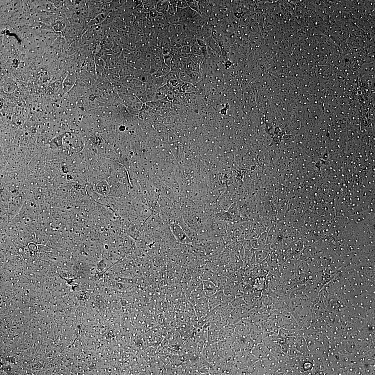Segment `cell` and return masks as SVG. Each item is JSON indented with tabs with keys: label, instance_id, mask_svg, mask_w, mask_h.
Segmentation results:
<instances>
[{
	"label": "cell",
	"instance_id": "obj_43",
	"mask_svg": "<svg viewBox=\"0 0 375 375\" xmlns=\"http://www.w3.org/2000/svg\"><path fill=\"white\" fill-rule=\"evenodd\" d=\"M163 62L167 66L170 67L171 63L174 57V55L171 53L166 55L163 56Z\"/></svg>",
	"mask_w": 375,
	"mask_h": 375
},
{
	"label": "cell",
	"instance_id": "obj_42",
	"mask_svg": "<svg viewBox=\"0 0 375 375\" xmlns=\"http://www.w3.org/2000/svg\"><path fill=\"white\" fill-rule=\"evenodd\" d=\"M153 61L156 64L158 65V66H161L164 61L162 55H154Z\"/></svg>",
	"mask_w": 375,
	"mask_h": 375
},
{
	"label": "cell",
	"instance_id": "obj_25",
	"mask_svg": "<svg viewBox=\"0 0 375 375\" xmlns=\"http://www.w3.org/2000/svg\"><path fill=\"white\" fill-rule=\"evenodd\" d=\"M182 93H190L196 90L195 85L190 82L185 83L181 87Z\"/></svg>",
	"mask_w": 375,
	"mask_h": 375
},
{
	"label": "cell",
	"instance_id": "obj_55",
	"mask_svg": "<svg viewBox=\"0 0 375 375\" xmlns=\"http://www.w3.org/2000/svg\"><path fill=\"white\" fill-rule=\"evenodd\" d=\"M182 46L181 45L178 43L176 42H175L171 40L170 47L171 48L178 49H181Z\"/></svg>",
	"mask_w": 375,
	"mask_h": 375
},
{
	"label": "cell",
	"instance_id": "obj_28",
	"mask_svg": "<svg viewBox=\"0 0 375 375\" xmlns=\"http://www.w3.org/2000/svg\"><path fill=\"white\" fill-rule=\"evenodd\" d=\"M147 49L154 55H162L161 48L158 46L152 45H148Z\"/></svg>",
	"mask_w": 375,
	"mask_h": 375
},
{
	"label": "cell",
	"instance_id": "obj_23",
	"mask_svg": "<svg viewBox=\"0 0 375 375\" xmlns=\"http://www.w3.org/2000/svg\"><path fill=\"white\" fill-rule=\"evenodd\" d=\"M144 11L149 12L150 10L156 8L158 1H142Z\"/></svg>",
	"mask_w": 375,
	"mask_h": 375
},
{
	"label": "cell",
	"instance_id": "obj_44",
	"mask_svg": "<svg viewBox=\"0 0 375 375\" xmlns=\"http://www.w3.org/2000/svg\"><path fill=\"white\" fill-rule=\"evenodd\" d=\"M184 31V28L182 24H179L176 26L175 30V35L178 36L181 35Z\"/></svg>",
	"mask_w": 375,
	"mask_h": 375
},
{
	"label": "cell",
	"instance_id": "obj_51",
	"mask_svg": "<svg viewBox=\"0 0 375 375\" xmlns=\"http://www.w3.org/2000/svg\"><path fill=\"white\" fill-rule=\"evenodd\" d=\"M149 13L150 18L152 19L157 17L159 12L157 10L156 8H155L150 10L149 12Z\"/></svg>",
	"mask_w": 375,
	"mask_h": 375
},
{
	"label": "cell",
	"instance_id": "obj_56",
	"mask_svg": "<svg viewBox=\"0 0 375 375\" xmlns=\"http://www.w3.org/2000/svg\"><path fill=\"white\" fill-rule=\"evenodd\" d=\"M197 39V43L201 47L206 46L205 41L202 39Z\"/></svg>",
	"mask_w": 375,
	"mask_h": 375
},
{
	"label": "cell",
	"instance_id": "obj_16",
	"mask_svg": "<svg viewBox=\"0 0 375 375\" xmlns=\"http://www.w3.org/2000/svg\"><path fill=\"white\" fill-rule=\"evenodd\" d=\"M134 70L135 69L130 65L128 64L126 65L120 71L119 73L120 78L129 76V75H133Z\"/></svg>",
	"mask_w": 375,
	"mask_h": 375
},
{
	"label": "cell",
	"instance_id": "obj_14",
	"mask_svg": "<svg viewBox=\"0 0 375 375\" xmlns=\"http://www.w3.org/2000/svg\"><path fill=\"white\" fill-rule=\"evenodd\" d=\"M169 90L167 85L157 89L155 94L154 101H158L166 98Z\"/></svg>",
	"mask_w": 375,
	"mask_h": 375
},
{
	"label": "cell",
	"instance_id": "obj_48",
	"mask_svg": "<svg viewBox=\"0 0 375 375\" xmlns=\"http://www.w3.org/2000/svg\"><path fill=\"white\" fill-rule=\"evenodd\" d=\"M151 75L153 79L158 78V77L164 76V74H163L161 67H160L159 69L155 72L151 74Z\"/></svg>",
	"mask_w": 375,
	"mask_h": 375
},
{
	"label": "cell",
	"instance_id": "obj_35",
	"mask_svg": "<svg viewBox=\"0 0 375 375\" xmlns=\"http://www.w3.org/2000/svg\"><path fill=\"white\" fill-rule=\"evenodd\" d=\"M186 1L189 8L199 13L198 9V1Z\"/></svg>",
	"mask_w": 375,
	"mask_h": 375
},
{
	"label": "cell",
	"instance_id": "obj_6",
	"mask_svg": "<svg viewBox=\"0 0 375 375\" xmlns=\"http://www.w3.org/2000/svg\"><path fill=\"white\" fill-rule=\"evenodd\" d=\"M76 81V77L73 73H71L67 75L63 83L62 89L63 92H68L74 85Z\"/></svg>",
	"mask_w": 375,
	"mask_h": 375
},
{
	"label": "cell",
	"instance_id": "obj_27",
	"mask_svg": "<svg viewBox=\"0 0 375 375\" xmlns=\"http://www.w3.org/2000/svg\"><path fill=\"white\" fill-rule=\"evenodd\" d=\"M191 78V83L195 85L200 81L202 79L200 72H192L190 75Z\"/></svg>",
	"mask_w": 375,
	"mask_h": 375
},
{
	"label": "cell",
	"instance_id": "obj_30",
	"mask_svg": "<svg viewBox=\"0 0 375 375\" xmlns=\"http://www.w3.org/2000/svg\"><path fill=\"white\" fill-rule=\"evenodd\" d=\"M179 58L178 57L174 56L170 65L171 71L179 72Z\"/></svg>",
	"mask_w": 375,
	"mask_h": 375
},
{
	"label": "cell",
	"instance_id": "obj_20",
	"mask_svg": "<svg viewBox=\"0 0 375 375\" xmlns=\"http://www.w3.org/2000/svg\"><path fill=\"white\" fill-rule=\"evenodd\" d=\"M142 31L144 34H148L154 31V26L151 18L148 21L143 22L142 25Z\"/></svg>",
	"mask_w": 375,
	"mask_h": 375
},
{
	"label": "cell",
	"instance_id": "obj_22",
	"mask_svg": "<svg viewBox=\"0 0 375 375\" xmlns=\"http://www.w3.org/2000/svg\"><path fill=\"white\" fill-rule=\"evenodd\" d=\"M168 81L165 75L158 78L153 79V82L157 89L166 85Z\"/></svg>",
	"mask_w": 375,
	"mask_h": 375
},
{
	"label": "cell",
	"instance_id": "obj_7",
	"mask_svg": "<svg viewBox=\"0 0 375 375\" xmlns=\"http://www.w3.org/2000/svg\"><path fill=\"white\" fill-rule=\"evenodd\" d=\"M115 43L113 38L107 32L100 42L99 45L101 48L111 50Z\"/></svg>",
	"mask_w": 375,
	"mask_h": 375
},
{
	"label": "cell",
	"instance_id": "obj_17",
	"mask_svg": "<svg viewBox=\"0 0 375 375\" xmlns=\"http://www.w3.org/2000/svg\"><path fill=\"white\" fill-rule=\"evenodd\" d=\"M164 16L166 21L169 24L175 26L182 24V21L178 15H172L168 13Z\"/></svg>",
	"mask_w": 375,
	"mask_h": 375
},
{
	"label": "cell",
	"instance_id": "obj_38",
	"mask_svg": "<svg viewBox=\"0 0 375 375\" xmlns=\"http://www.w3.org/2000/svg\"><path fill=\"white\" fill-rule=\"evenodd\" d=\"M134 3L136 9L140 14L145 12L144 9V5L142 1H134Z\"/></svg>",
	"mask_w": 375,
	"mask_h": 375
},
{
	"label": "cell",
	"instance_id": "obj_41",
	"mask_svg": "<svg viewBox=\"0 0 375 375\" xmlns=\"http://www.w3.org/2000/svg\"><path fill=\"white\" fill-rule=\"evenodd\" d=\"M179 76L180 80L184 83H191V78L190 76L185 74L183 72H179Z\"/></svg>",
	"mask_w": 375,
	"mask_h": 375
},
{
	"label": "cell",
	"instance_id": "obj_57",
	"mask_svg": "<svg viewBox=\"0 0 375 375\" xmlns=\"http://www.w3.org/2000/svg\"><path fill=\"white\" fill-rule=\"evenodd\" d=\"M188 57L189 54L185 53L182 52L181 50L179 53L178 56V58H188Z\"/></svg>",
	"mask_w": 375,
	"mask_h": 375
},
{
	"label": "cell",
	"instance_id": "obj_8",
	"mask_svg": "<svg viewBox=\"0 0 375 375\" xmlns=\"http://www.w3.org/2000/svg\"><path fill=\"white\" fill-rule=\"evenodd\" d=\"M145 88L148 102L154 101L157 89L154 85L153 80L145 83Z\"/></svg>",
	"mask_w": 375,
	"mask_h": 375
},
{
	"label": "cell",
	"instance_id": "obj_54",
	"mask_svg": "<svg viewBox=\"0 0 375 375\" xmlns=\"http://www.w3.org/2000/svg\"><path fill=\"white\" fill-rule=\"evenodd\" d=\"M193 61L189 57V60L186 64V69L187 70L192 71L193 72Z\"/></svg>",
	"mask_w": 375,
	"mask_h": 375
},
{
	"label": "cell",
	"instance_id": "obj_47",
	"mask_svg": "<svg viewBox=\"0 0 375 375\" xmlns=\"http://www.w3.org/2000/svg\"><path fill=\"white\" fill-rule=\"evenodd\" d=\"M164 75H166L171 71L170 67L167 66L164 62H163L161 66Z\"/></svg>",
	"mask_w": 375,
	"mask_h": 375
},
{
	"label": "cell",
	"instance_id": "obj_36",
	"mask_svg": "<svg viewBox=\"0 0 375 375\" xmlns=\"http://www.w3.org/2000/svg\"><path fill=\"white\" fill-rule=\"evenodd\" d=\"M143 104L142 102H138L132 104L128 106V109L132 111H137L141 109Z\"/></svg>",
	"mask_w": 375,
	"mask_h": 375
},
{
	"label": "cell",
	"instance_id": "obj_32",
	"mask_svg": "<svg viewBox=\"0 0 375 375\" xmlns=\"http://www.w3.org/2000/svg\"><path fill=\"white\" fill-rule=\"evenodd\" d=\"M150 18L149 12H145L138 15L136 17V20L143 23V22L149 20Z\"/></svg>",
	"mask_w": 375,
	"mask_h": 375
},
{
	"label": "cell",
	"instance_id": "obj_37",
	"mask_svg": "<svg viewBox=\"0 0 375 375\" xmlns=\"http://www.w3.org/2000/svg\"><path fill=\"white\" fill-rule=\"evenodd\" d=\"M123 50L121 47L115 43L111 50L113 54L120 56Z\"/></svg>",
	"mask_w": 375,
	"mask_h": 375
},
{
	"label": "cell",
	"instance_id": "obj_18",
	"mask_svg": "<svg viewBox=\"0 0 375 375\" xmlns=\"http://www.w3.org/2000/svg\"><path fill=\"white\" fill-rule=\"evenodd\" d=\"M107 16L101 13L97 15L90 20L88 24V26L90 27L93 26H96L101 24Z\"/></svg>",
	"mask_w": 375,
	"mask_h": 375
},
{
	"label": "cell",
	"instance_id": "obj_46",
	"mask_svg": "<svg viewBox=\"0 0 375 375\" xmlns=\"http://www.w3.org/2000/svg\"><path fill=\"white\" fill-rule=\"evenodd\" d=\"M177 8L184 9L189 7L186 1H177Z\"/></svg>",
	"mask_w": 375,
	"mask_h": 375
},
{
	"label": "cell",
	"instance_id": "obj_10",
	"mask_svg": "<svg viewBox=\"0 0 375 375\" xmlns=\"http://www.w3.org/2000/svg\"><path fill=\"white\" fill-rule=\"evenodd\" d=\"M134 93L142 103L147 102L148 99L145 86L136 87L132 89Z\"/></svg>",
	"mask_w": 375,
	"mask_h": 375
},
{
	"label": "cell",
	"instance_id": "obj_4",
	"mask_svg": "<svg viewBox=\"0 0 375 375\" xmlns=\"http://www.w3.org/2000/svg\"><path fill=\"white\" fill-rule=\"evenodd\" d=\"M106 61L97 56L95 57V67L96 75L97 78H101L103 73L107 67Z\"/></svg>",
	"mask_w": 375,
	"mask_h": 375
},
{
	"label": "cell",
	"instance_id": "obj_52",
	"mask_svg": "<svg viewBox=\"0 0 375 375\" xmlns=\"http://www.w3.org/2000/svg\"><path fill=\"white\" fill-rule=\"evenodd\" d=\"M162 54L163 56L166 55L171 54V48L170 47H164L161 48Z\"/></svg>",
	"mask_w": 375,
	"mask_h": 375
},
{
	"label": "cell",
	"instance_id": "obj_29",
	"mask_svg": "<svg viewBox=\"0 0 375 375\" xmlns=\"http://www.w3.org/2000/svg\"><path fill=\"white\" fill-rule=\"evenodd\" d=\"M190 54L203 56L202 53V47L200 46L196 42L193 45L191 46V52Z\"/></svg>",
	"mask_w": 375,
	"mask_h": 375
},
{
	"label": "cell",
	"instance_id": "obj_40",
	"mask_svg": "<svg viewBox=\"0 0 375 375\" xmlns=\"http://www.w3.org/2000/svg\"><path fill=\"white\" fill-rule=\"evenodd\" d=\"M197 38L195 37H187L184 42L185 45L192 46L197 42Z\"/></svg>",
	"mask_w": 375,
	"mask_h": 375
},
{
	"label": "cell",
	"instance_id": "obj_31",
	"mask_svg": "<svg viewBox=\"0 0 375 375\" xmlns=\"http://www.w3.org/2000/svg\"><path fill=\"white\" fill-rule=\"evenodd\" d=\"M176 26L169 24L166 30V36L171 38L175 34V28Z\"/></svg>",
	"mask_w": 375,
	"mask_h": 375
},
{
	"label": "cell",
	"instance_id": "obj_5",
	"mask_svg": "<svg viewBox=\"0 0 375 375\" xmlns=\"http://www.w3.org/2000/svg\"><path fill=\"white\" fill-rule=\"evenodd\" d=\"M133 76L134 78L144 83H146L153 80L149 72L135 69Z\"/></svg>",
	"mask_w": 375,
	"mask_h": 375
},
{
	"label": "cell",
	"instance_id": "obj_45",
	"mask_svg": "<svg viewBox=\"0 0 375 375\" xmlns=\"http://www.w3.org/2000/svg\"><path fill=\"white\" fill-rule=\"evenodd\" d=\"M160 67L161 66H158V65L154 63L153 61H152V62H151L149 73L151 75L152 74L157 71Z\"/></svg>",
	"mask_w": 375,
	"mask_h": 375
},
{
	"label": "cell",
	"instance_id": "obj_21",
	"mask_svg": "<svg viewBox=\"0 0 375 375\" xmlns=\"http://www.w3.org/2000/svg\"><path fill=\"white\" fill-rule=\"evenodd\" d=\"M122 102L124 104V105H127L128 107V106L132 104L142 102L134 93H133L126 97L122 101Z\"/></svg>",
	"mask_w": 375,
	"mask_h": 375
},
{
	"label": "cell",
	"instance_id": "obj_2",
	"mask_svg": "<svg viewBox=\"0 0 375 375\" xmlns=\"http://www.w3.org/2000/svg\"><path fill=\"white\" fill-rule=\"evenodd\" d=\"M250 352L259 360L266 359L272 355L266 344L261 342L255 344Z\"/></svg>",
	"mask_w": 375,
	"mask_h": 375
},
{
	"label": "cell",
	"instance_id": "obj_49",
	"mask_svg": "<svg viewBox=\"0 0 375 375\" xmlns=\"http://www.w3.org/2000/svg\"><path fill=\"white\" fill-rule=\"evenodd\" d=\"M176 94L173 91L169 90L167 93L166 98L169 101H172L175 98Z\"/></svg>",
	"mask_w": 375,
	"mask_h": 375
},
{
	"label": "cell",
	"instance_id": "obj_12",
	"mask_svg": "<svg viewBox=\"0 0 375 375\" xmlns=\"http://www.w3.org/2000/svg\"><path fill=\"white\" fill-rule=\"evenodd\" d=\"M136 80L133 75H129L120 78V82L123 87L132 90L135 87Z\"/></svg>",
	"mask_w": 375,
	"mask_h": 375
},
{
	"label": "cell",
	"instance_id": "obj_34",
	"mask_svg": "<svg viewBox=\"0 0 375 375\" xmlns=\"http://www.w3.org/2000/svg\"><path fill=\"white\" fill-rule=\"evenodd\" d=\"M179 73V72L171 71L168 74L165 76H166L168 81L176 80L178 76Z\"/></svg>",
	"mask_w": 375,
	"mask_h": 375
},
{
	"label": "cell",
	"instance_id": "obj_24",
	"mask_svg": "<svg viewBox=\"0 0 375 375\" xmlns=\"http://www.w3.org/2000/svg\"><path fill=\"white\" fill-rule=\"evenodd\" d=\"M177 1H169L168 12L171 15H177Z\"/></svg>",
	"mask_w": 375,
	"mask_h": 375
},
{
	"label": "cell",
	"instance_id": "obj_1",
	"mask_svg": "<svg viewBox=\"0 0 375 375\" xmlns=\"http://www.w3.org/2000/svg\"><path fill=\"white\" fill-rule=\"evenodd\" d=\"M253 327L252 322L246 319L240 320L233 326L236 333L242 336L249 335Z\"/></svg>",
	"mask_w": 375,
	"mask_h": 375
},
{
	"label": "cell",
	"instance_id": "obj_3",
	"mask_svg": "<svg viewBox=\"0 0 375 375\" xmlns=\"http://www.w3.org/2000/svg\"><path fill=\"white\" fill-rule=\"evenodd\" d=\"M171 229L175 237L179 242L184 244L191 243L190 238L180 226L176 224H172L171 225Z\"/></svg>",
	"mask_w": 375,
	"mask_h": 375
},
{
	"label": "cell",
	"instance_id": "obj_15",
	"mask_svg": "<svg viewBox=\"0 0 375 375\" xmlns=\"http://www.w3.org/2000/svg\"><path fill=\"white\" fill-rule=\"evenodd\" d=\"M169 3V1L166 0L158 1L156 9L159 13L162 14L164 16L169 13L168 10Z\"/></svg>",
	"mask_w": 375,
	"mask_h": 375
},
{
	"label": "cell",
	"instance_id": "obj_11",
	"mask_svg": "<svg viewBox=\"0 0 375 375\" xmlns=\"http://www.w3.org/2000/svg\"><path fill=\"white\" fill-rule=\"evenodd\" d=\"M205 42L206 46L208 47L211 50L214 52L217 55H221V48L220 47L219 44L212 37V36H209Z\"/></svg>",
	"mask_w": 375,
	"mask_h": 375
},
{
	"label": "cell",
	"instance_id": "obj_53",
	"mask_svg": "<svg viewBox=\"0 0 375 375\" xmlns=\"http://www.w3.org/2000/svg\"><path fill=\"white\" fill-rule=\"evenodd\" d=\"M191 46L187 45H185L181 47V51L187 54H190L191 52Z\"/></svg>",
	"mask_w": 375,
	"mask_h": 375
},
{
	"label": "cell",
	"instance_id": "obj_13",
	"mask_svg": "<svg viewBox=\"0 0 375 375\" xmlns=\"http://www.w3.org/2000/svg\"><path fill=\"white\" fill-rule=\"evenodd\" d=\"M203 289L206 295L210 296L217 292V289L212 282L209 281H205L203 282Z\"/></svg>",
	"mask_w": 375,
	"mask_h": 375
},
{
	"label": "cell",
	"instance_id": "obj_19",
	"mask_svg": "<svg viewBox=\"0 0 375 375\" xmlns=\"http://www.w3.org/2000/svg\"><path fill=\"white\" fill-rule=\"evenodd\" d=\"M119 56L113 54L109 55L107 57L106 62L107 66L109 69L114 68L119 60Z\"/></svg>",
	"mask_w": 375,
	"mask_h": 375
},
{
	"label": "cell",
	"instance_id": "obj_26",
	"mask_svg": "<svg viewBox=\"0 0 375 375\" xmlns=\"http://www.w3.org/2000/svg\"><path fill=\"white\" fill-rule=\"evenodd\" d=\"M187 37V36L186 34L183 31V33L180 35L177 36L174 35L171 38V40L178 43L182 46L184 45L185 39Z\"/></svg>",
	"mask_w": 375,
	"mask_h": 375
},
{
	"label": "cell",
	"instance_id": "obj_33",
	"mask_svg": "<svg viewBox=\"0 0 375 375\" xmlns=\"http://www.w3.org/2000/svg\"><path fill=\"white\" fill-rule=\"evenodd\" d=\"M189 57L194 63H196L200 65L202 63L204 60V56L199 55L189 54Z\"/></svg>",
	"mask_w": 375,
	"mask_h": 375
},
{
	"label": "cell",
	"instance_id": "obj_9",
	"mask_svg": "<svg viewBox=\"0 0 375 375\" xmlns=\"http://www.w3.org/2000/svg\"><path fill=\"white\" fill-rule=\"evenodd\" d=\"M151 62L143 59H139L132 66L134 69L149 72Z\"/></svg>",
	"mask_w": 375,
	"mask_h": 375
},
{
	"label": "cell",
	"instance_id": "obj_39",
	"mask_svg": "<svg viewBox=\"0 0 375 375\" xmlns=\"http://www.w3.org/2000/svg\"><path fill=\"white\" fill-rule=\"evenodd\" d=\"M171 42V38L168 37L167 36H165L162 39L161 41V48L164 47H170Z\"/></svg>",
	"mask_w": 375,
	"mask_h": 375
},
{
	"label": "cell",
	"instance_id": "obj_50",
	"mask_svg": "<svg viewBox=\"0 0 375 375\" xmlns=\"http://www.w3.org/2000/svg\"><path fill=\"white\" fill-rule=\"evenodd\" d=\"M178 66L179 72H183L186 70V64L179 60Z\"/></svg>",
	"mask_w": 375,
	"mask_h": 375
}]
</instances>
